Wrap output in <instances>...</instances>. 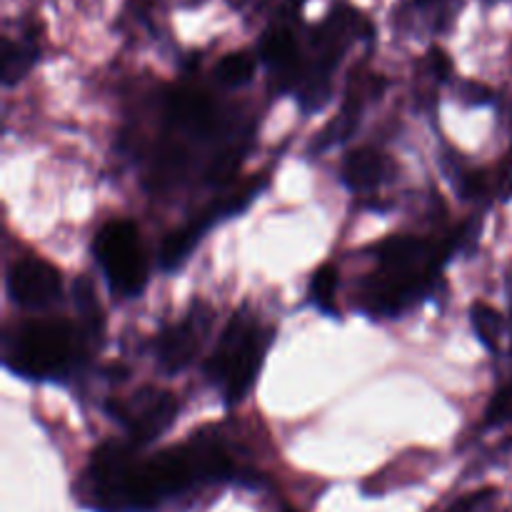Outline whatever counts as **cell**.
Returning <instances> with one entry per match:
<instances>
[{"label": "cell", "instance_id": "obj_1", "mask_svg": "<svg viewBox=\"0 0 512 512\" xmlns=\"http://www.w3.org/2000/svg\"><path fill=\"white\" fill-rule=\"evenodd\" d=\"M138 450L130 440L98 445L80 475L78 503L95 512H155L198 485L238 478L233 455L213 428L148 458Z\"/></svg>", "mask_w": 512, "mask_h": 512}, {"label": "cell", "instance_id": "obj_2", "mask_svg": "<svg viewBox=\"0 0 512 512\" xmlns=\"http://www.w3.org/2000/svg\"><path fill=\"white\" fill-rule=\"evenodd\" d=\"M453 245L415 235H390L375 245V273L360 288V308L370 318H395L433 293Z\"/></svg>", "mask_w": 512, "mask_h": 512}, {"label": "cell", "instance_id": "obj_3", "mask_svg": "<svg viewBox=\"0 0 512 512\" xmlns=\"http://www.w3.org/2000/svg\"><path fill=\"white\" fill-rule=\"evenodd\" d=\"M95 338L83 323L68 318H33L5 330L3 363L23 380L65 383L90 358Z\"/></svg>", "mask_w": 512, "mask_h": 512}, {"label": "cell", "instance_id": "obj_4", "mask_svg": "<svg viewBox=\"0 0 512 512\" xmlns=\"http://www.w3.org/2000/svg\"><path fill=\"white\" fill-rule=\"evenodd\" d=\"M273 340L275 328L263 325L248 310H238L228 320L205 363V375L220 390L228 408L243 403L245 395L253 390Z\"/></svg>", "mask_w": 512, "mask_h": 512}, {"label": "cell", "instance_id": "obj_5", "mask_svg": "<svg viewBox=\"0 0 512 512\" xmlns=\"http://www.w3.org/2000/svg\"><path fill=\"white\" fill-rule=\"evenodd\" d=\"M93 255L113 298L133 300L143 293L148 285V260L133 220L105 223L95 233Z\"/></svg>", "mask_w": 512, "mask_h": 512}, {"label": "cell", "instance_id": "obj_6", "mask_svg": "<svg viewBox=\"0 0 512 512\" xmlns=\"http://www.w3.org/2000/svg\"><path fill=\"white\" fill-rule=\"evenodd\" d=\"M265 185H268V178H265V175H255L253 180H248L243 188L230 193L228 198L215 200L208 210L195 215L188 225L175 228L173 233L165 235L163 245H160V255H158L160 268H163L165 273H173V270L183 268V265L188 263L190 255H193V250L198 248L200 240H203V235L208 233L213 225H218L220 220L233 218V215H238L240 210L248 208V205L258 198V193L265 188Z\"/></svg>", "mask_w": 512, "mask_h": 512}, {"label": "cell", "instance_id": "obj_7", "mask_svg": "<svg viewBox=\"0 0 512 512\" xmlns=\"http://www.w3.org/2000/svg\"><path fill=\"white\" fill-rule=\"evenodd\" d=\"M110 418L118 420L128 433V440L135 448L150 445L158 440L180 413V400L173 393L160 388H140L125 400L105 405Z\"/></svg>", "mask_w": 512, "mask_h": 512}, {"label": "cell", "instance_id": "obj_8", "mask_svg": "<svg viewBox=\"0 0 512 512\" xmlns=\"http://www.w3.org/2000/svg\"><path fill=\"white\" fill-rule=\"evenodd\" d=\"M8 298L23 310H48L63 298V273L43 258L15 260L5 275Z\"/></svg>", "mask_w": 512, "mask_h": 512}, {"label": "cell", "instance_id": "obj_9", "mask_svg": "<svg viewBox=\"0 0 512 512\" xmlns=\"http://www.w3.org/2000/svg\"><path fill=\"white\" fill-rule=\"evenodd\" d=\"M210 323H213V313L208 305L195 303L185 318L160 330V335L155 338V358H158L160 368L168 375L188 368L203 348Z\"/></svg>", "mask_w": 512, "mask_h": 512}, {"label": "cell", "instance_id": "obj_10", "mask_svg": "<svg viewBox=\"0 0 512 512\" xmlns=\"http://www.w3.org/2000/svg\"><path fill=\"white\" fill-rule=\"evenodd\" d=\"M398 170L395 160L378 148H358L350 150L340 168V180L353 193H370L380 185L390 183Z\"/></svg>", "mask_w": 512, "mask_h": 512}, {"label": "cell", "instance_id": "obj_11", "mask_svg": "<svg viewBox=\"0 0 512 512\" xmlns=\"http://www.w3.org/2000/svg\"><path fill=\"white\" fill-rule=\"evenodd\" d=\"M260 55L280 75H295V68H298V43H295L293 33L288 28L270 30L263 38V45H260Z\"/></svg>", "mask_w": 512, "mask_h": 512}, {"label": "cell", "instance_id": "obj_12", "mask_svg": "<svg viewBox=\"0 0 512 512\" xmlns=\"http://www.w3.org/2000/svg\"><path fill=\"white\" fill-rule=\"evenodd\" d=\"M338 285H340V275L333 265H323L313 273V280H310L308 288V300L325 315H338Z\"/></svg>", "mask_w": 512, "mask_h": 512}, {"label": "cell", "instance_id": "obj_13", "mask_svg": "<svg viewBox=\"0 0 512 512\" xmlns=\"http://www.w3.org/2000/svg\"><path fill=\"white\" fill-rule=\"evenodd\" d=\"M255 70H258V60L245 50H235L220 58L215 65V78L225 85V88H243L253 80Z\"/></svg>", "mask_w": 512, "mask_h": 512}, {"label": "cell", "instance_id": "obj_14", "mask_svg": "<svg viewBox=\"0 0 512 512\" xmlns=\"http://www.w3.org/2000/svg\"><path fill=\"white\" fill-rule=\"evenodd\" d=\"M73 303L78 308V318L95 338L103 335L105 328V318H103V308H100L98 298H95V288L88 278L75 280L73 285Z\"/></svg>", "mask_w": 512, "mask_h": 512}, {"label": "cell", "instance_id": "obj_15", "mask_svg": "<svg viewBox=\"0 0 512 512\" xmlns=\"http://www.w3.org/2000/svg\"><path fill=\"white\" fill-rule=\"evenodd\" d=\"M470 323H473L475 335L480 338V343L485 345L488 350H498L500 348V338H503V315L493 308V305L483 303H473L470 308Z\"/></svg>", "mask_w": 512, "mask_h": 512}, {"label": "cell", "instance_id": "obj_16", "mask_svg": "<svg viewBox=\"0 0 512 512\" xmlns=\"http://www.w3.org/2000/svg\"><path fill=\"white\" fill-rule=\"evenodd\" d=\"M35 60H38V50L33 45L25 43H10L5 40L3 48V83L15 85L18 80H23L28 75V70L33 68Z\"/></svg>", "mask_w": 512, "mask_h": 512}, {"label": "cell", "instance_id": "obj_17", "mask_svg": "<svg viewBox=\"0 0 512 512\" xmlns=\"http://www.w3.org/2000/svg\"><path fill=\"white\" fill-rule=\"evenodd\" d=\"M505 420H512V383L495 393V398L488 405V413H485V423L488 425L505 423Z\"/></svg>", "mask_w": 512, "mask_h": 512}, {"label": "cell", "instance_id": "obj_18", "mask_svg": "<svg viewBox=\"0 0 512 512\" xmlns=\"http://www.w3.org/2000/svg\"><path fill=\"white\" fill-rule=\"evenodd\" d=\"M493 495V490H478V493H470L465 495V498H460L453 508L445 512H480L490 500H493Z\"/></svg>", "mask_w": 512, "mask_h": 512}, {"label": "cell", "instance_id": "obj_19", "mask_svg": "<svg viewBox=\"0 0 512 512\" xmlns=\"http://www.w3.org/2000/svg\"><path fill=\"white\" fill-rule=\"evenodd\" d=\"M285 512H295V510H285Z\"/></svg>", "mask_w": 512, "mask_h": 512}]
</instances>
